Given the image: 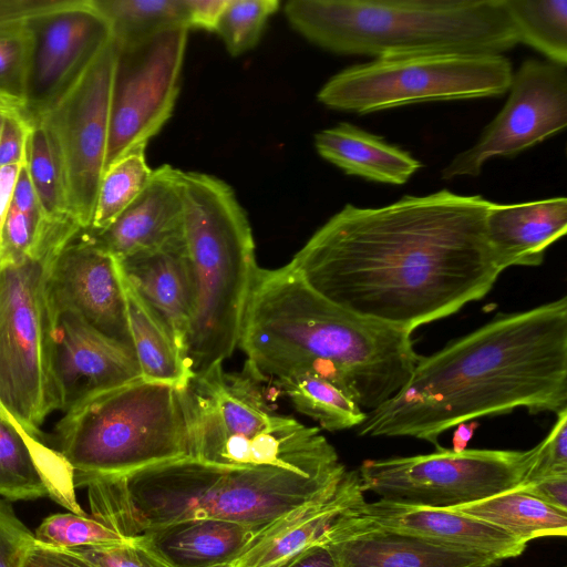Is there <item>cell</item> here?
I'll use <instances>...</instances> for the list:
<instances>
[{
    "instance_id": "cell-34",
    "label": "cell",
    "mask_w": 567,
    "mask_h": 567,
    "mask_svg": "<svg viewBox=\"0 0 567 567\" xmlns=\"http://www.w3.org/2000/svg\"><path fill=\"white\" fill-rule=\"evenodd\" d=\"M279 4L277 0H227L214 32L230 55L244 54L256 47Z\"/></svg>"
},
{
    "instance_id": "cell-26",
    "label": "cell",
    "mask_w": 567,
    "mask_h": 567,
    "mask_svg": "<svg viewBox=\"0 0 567 567\" xmlns=\"http://www.w3.org/2000/svg\"><path fill=\"white\" fill-rule=\"evenodd\" d=\"M315 146L346 174L378 183L405 184L422 167L406 151L350 123L318 132Z\"/></svg>"
},
{
    "instance_id": "cell-15",
    "label": "cell",
    "mask_w": 567,
    "mask_h": 567,
    "mask_svg": "<svg viewBox=\"0 0 567 567\" xmlns=\"http://www.w3.org/2000/svg\"><path fill=\"white\" fill-rule=\"evenodd\" d=\"M31 53L23 105L31 116L49 110L113 39L90 0L66 4L27 22Z\"/></svg>"
},
{
    "instance_id": "cell-49",
    "label": "cell",
    "mask_w": 567,
    "mask_h": 567,
    "mask_svg": "<svg viewBox=\"0 0 567 567\" xmlns=\"http://www.w3.org/2000/svg\"><path fill=\"white\" fill-rule=\"evenodd\" d=\"M18 104L23 103L0 92V136L7 115Z\"/></svg>"
},
{
    "instance_id": "cell-8",
    "label": "cell",
    "mask_w": 567,
    "mask_h": 567,
    "mask_svg": "<svg viewBox=\"0 0 567 567\" xmlns=\"http://www.w3.org/2000/svg\"><path fill=\"white\" fill-rule=\"evenodd\" d=\"M248 374L223 364L183 389L192 457L224 468L277 466L305 473L344 471L318 427L275 413Z\"/></svg>"
},
{
    "instance_id": "cell-13",
    "label": "cell",
    "mask_w": 567,
    "mask_h": 567,
    "mask_svg": "<svg viewBox=\"0 0 567 567\" xmlns=\"http://www.w3.org/2000/svg\"><path fill=\"white\" fill-rule=\"evenodd\" d=\"M116 43L112 39L43 114L61 156L71 215L90 228L105 173Z\"/></svg>"
},
{
    "instance_id": "cell-23",
    "label": "cell",
    "mask_w": 567,
    "mask_h": 567,
    "mask_svg": "<svg viewBox=\"0 0 567 567\" xmlns=\"http://www.w3.org/2000/svg\"><path fill=\"white\" fill-rule=\"evenodd\" d=\"M117 260L124 277L186 357L192 282L183 235L157 248Z\"/></svg>"
},
{
    "instance_id": "cell-5",
    "label": "cell",
    "mask_w": 567,
    "mask_h": 567,
    "mask_svg": "<svg viewBox=\"0 0 567 567\" xmlns=\"http://www.w3.org/2000/svg\"><path fill=\"white\" fill-rule=\"evenodd\" d=\"M284 11L337 54H503L519 43L503 0H290Z\"/></svg>"
},
{
    "instance_id": "cell-41",
    "label": "cell",
    "mask_w": 567,
    "mask_h": 567,
    "mask_svg": "<svg viewBox=\"0 0 567 567\" xmlns=\"http://www.w3.org/2000/svg\"><path fill=\"white\" fill-rule=\"evenodd\" d=\"M21 567H99L71 549L54 548L38 542L28 550Z\"/></svg>"
},
{
    "instance_id": "cell-35",
    "label": "cell",
    "mask_w": 567,
    "mask_h": 567,
    "mask_svg": "<svg viewBox=\"0 0 567 567\" xmlns=\"http://www.w3.org/2000/svg\"><path fill=\"white\" fill-rule=\"evenodd\" d=\"M34 537L42 545L62 549L124 543L130 539L91 515L72 512L44 518L35 529Z\"/></svg>"
},
{
    "instance_id": "cell-43",
    "label": "cell",
    "mask_w": 567,
    "mask_h": 567,
    "mask_svg": "<svg viewBox=\"0 0 567 567\" xmlns=\"http://www.w3.org/2000/svg\"><path fill=\"white\" fill-rule=\"evenodd\" d=\"M520 486L548 505L567 512V475L549 476Z\"/></svg>"
},
{
    "instance_id": "cell-20",
    "label": "cell",
    "mask_w": 567,
    "mask_h": 567,
    "mask_svg": "<svg viewBox=\"0 0 567 567\" xmlns=\"http://www.w3.org/2000/svg\"><path fill=\"white\" fill-rule=\"evenodd\" d=\"M358 513L378 525L501 561L522 555L527 545L497 527L451 508L379 499L365 501Z\"/></svg>"
},
{
    "instance_id": "cell-27",
    "label": "cell",
    "mask_w": 567,
    "mask_h": 567,
    "mask_svg": "<svg viewBox=\"0 0 567 567\" xmlns=\"http://www.w3.org/2000/svg\"><path fill=\"white\" fill-rule=\"evenodd\" d=\"M121 277L130 332L142 379L185 389L194 377L186 357L168 329L140 297L122 271Z\"/></svg>"
},
{
    "instance_id": "cell-42",
    "label": "cell",
    "mask_w": 567,
    "mask_h": 567,
    "mask_svg": "<svg viewBox=\"0 0 567 567\" xmlns=\"http://www.w3.org/2000/svg\"><path fill=\"white\" fill-rule=\"evenodd\" d=\"M69 0H0V28L20 24L58 9Z\"/></svg>"
},
{
    "instance_id": "cell-37",
    "label": "cell",
    "mask_w": 567,
    "mask_h": 567,
    "mask_svg": "<svg viewBox=\"0 0 567 567\" xmlns=\"http://www.w3.org/2000/svg\"><path fill=\"white\" fill-rule=\"evenodd\" d=\"M557 419L547 436L535 447L522 484L549 476L567 475V409Z\"/></svg>"
},
{
    "instance_id": "cell-25",
    "label": "cell",
    "mask_w": 567,
    "mask_h": 567,
    "mask_svg": "<svg viewBox=\"0 0 567 567\" xmlns=\"http://www.w3.org/2000/svg\"><path fill=\"white\" fill-rule=\"evenodd\" d=\"M259 532L236 522L194 518L150 528L133 537L169 567L230 565Z\"/></svg>"
},
{
    "instance_id": "cell-12",
    "label": "cell",
    "mask_w": 567,
    "mask_h": 567,
    "mask_svg": "<svg viewBox=\"0 0 567 567\" xmlns=\"http://www.w3.org/2000/svg\"><path fill=\"white\" fill-rule=\"evenodd\" d=\"M188 32L175 27L136 42H115L105 171L131 151L146 147L172 116Z\"/></svg>"
},
{
    "instance_id": "cell-21",
    "label": "cell",
    "mask_w": 567,
    "mask_h": 567,
    "mask_svg": "<svg viewBox=\"0 0 567 567\" xmlns=\"http://www.w3.org/2000/svg\"><path fill=\"white\" fill-rule=\"evenodd\" d=\"M181 169H153L145 188L111 224L97 234L82 235L116 259L157 248L182 236Z\"/></svg>"
},
{
    "instance_id": "cell-19",
    "label": "cell",
    "mask_w": 567,
    "mask_h": 567,
    "mask_svg": "<svg viewBox=\"0 0 567 567\" xmlns=\"http://www.w3.org/2000/svg\"><path fill=\"white\" fill-rule=\"evenodd\" d=\"M364 502L358 470H347L337 485L262 529L230 565L269 567L303 548L323 544L339 522Z\"/></svg>"
},
{
    "instance_id": "cell-2",
    "label": "cell",
    "mask_w": 567,
    "mask_h": 567,
    "mask_svg": "<svg viewBox=\"0 0 567 567\" xmlns=\"http://www.w3.org/2000/svg\"><path fill=\"white\" fill-rule=\"evenodd\" d=\"M525 408L567 409V298L499 315L421 357L405 385L368 412L359 436H409L434 444L460 423Z\"/></svg>"
},
{
    "instance_id": "cell-3",
    "label": "cell",
    "mask_w": 567,
    "mask_h": 567,
    "mask_svg": "<svg viewBox=\"0 0 567 567\" xmlns=\"http://www.w3.org/2000/svg\"><path fill=\"white\" fill-rule=\"evenodd\" d=\"M238 346L255 381L313 373L365 412L395 395L421 359L411 332L341 308L287 265L258 267Z\"/></svg>"
},
{
    "instance_id": "cell-10",
    "label": "cell",
    "mask_w": 567,
    "mask_h": 567,
    "mask_svg": "<svg viewBox=\"0 0 567 567\" xmlns=\"http://www.w3.org/2000/svg\"><path fill=\"white\" fill-rule=\"evenodd\" d=\"M513 68L504 54L417 53L349 66L317 94L327 107L358 114L430 101L498 96Z\"/></svg>"
},
{
    "instance_id": "cell-4",
    "label": "cell",
    "mask_w": 567,
    "mask_h": 567,
    "mask_svg": "<svg viewBox=\"0 0 567 567\" xmlns=\"http://www.w3.org/2000/svg\"><path fill=\"white\" fill-rule=\"evenodd\" d=\"M346 471L224 468L186 457L99 480L86 488L91 516L125 538L194 518L236 522L260 533L337 485Z\"/></svg>"
},
{
    "instance_id": "cell-1",
    "label": "cell",
    "mask_w": 567,
    "mask_h": 567,
    "mask_svg": "<svg viewBox=\"0 0 567 567\" xmlns=\"http://www.w3.org/2000/svg\"><path fill=\"white\" fill-rule=\"evenodd\" d=\"M492 203L442 189L347 204L287 266L341 308L412 333L482 299L504 271L486 233Z\"/></svg>"
},
{
    "instance_id": "cell-28",
    "label": "cell",
    "mask_w": 567,
    "mask_h": 567,
    "mask_svg": "<svg viewBox=\"0 0 567 567\" xmlns=\"http://www.w3.org/2000/svg\"><path fill=\"white\" fill-rule=\"evenodd\" d=\"M450 508L497 527L524 544L538 537L567 534V512L548 505L520 485Z\"/></svg>"
},
{
    "instance_id": "cell-11",
    "label": "cell",
    "mask_w": 567,
    "mask_h": 567,
    "mask_svg": "<svg viewBox=\"0 0 567 567\" xmlns=\"http://www.w3.org/2000/svg\"><path fill=\"white\" fill-rule=\"evenodd\" d=\"M533 449L454 452L365 460L359 467L364 492L380 499L450 508L470 504L523 483Z\"/></svg>"
},
{
    "instance_id": "cell-14",
    "label": "cell",
    "mask_w": 567,
    "mask_h": 567,
    "mask_svg": "<svg viewBox=\"0 0 567 567\" xmlns=\"http://www.w3.org/2000/svg\"><path fill=\"white\" fill-rule=\"evenodd\" d=\"M503 109L483 130L477 142L443 168L442 178L476 177L495 156L513 157L567 125L566 66L537 59L525 60L513 73Z\"/></svg>"
},
{
    "instance_id": "cell-9",
    "label": "cell",
    "mask_w": 567,
    "mask_h": 567,
    "mask_svg": "<svg viewBox=\"0 0 567 567\" xmlns=\"http://www.w3.org/2000/svg\"><path fill=\"white\" fill-rule=\"evenodd\" d=\"M80 233L74 223L49 225L25 255L0 258V411L37 439L58 410L49 278L60 252Z\"/></svg>"
},
{
    "instance_id": "cell-18",
    "label": "cell",
    "mask_w": 567,
    "mask_h": 567,
    "mask_svg": "<svg viewBox=\"0 0 567 567\" xmlns=\"http://www.w3.org/2000/svg\"><path fill=\"white\" fill-rule=\"evenodd\" d=\"M359 507L346 515L323 542L336 567H498L503 563L378 525L361 516Z\"/></svg>"
},
{
    "instance_id": "cell-32",
    "label": "cell",
    "mask_w": 567,
    "mask_h": 567,
    "mask_svg": "<svg viewBox=\"0 0 567 567\" xmlns=\"http://www.w3.org/2000/svg\"><path fill=\"white\" fill-rule=\"evenodd\" d=\"M27 169L42 215L48 221L75 219L70 212L65 178L56 143L41 116H31Z\"/></svg>"
},
{
    "instance_id": "cell-7",
    "label": "cell",
    "mask_w": 567,
    "mask_h": 567,
    "mask_svg": "<svg viewBox=\"0 0 567 567\" xmlns=\"http://www.w3.org/2000/svg\"><path fill=\"white\" fill-rule=\"evenodd\" d=\"M55 437L75 488L192 457L183 389L142 378L73 405Z\"/></svg>"
},
{
    "instance_id": "cell-17",
    "label": "cell",
    "mask_w": 567,
    "mask_h": 567,
    "mask_svg": "<svg viewBox=\"0 0 567 567\" xmlns=\"http://www.w3.org/2000/svg\"><path fill=\"white\" fill-rule=\"evenodd\" d=\"M51 365L58 410L63 412L87 398L142 378L132 350L72 311L52 315Z\"/></svg>"
},
{
    "instance_id": "cell-33",
    "label": "cell",
    "mask_w": 567,
    "mask_h": 567,
    "mask_svg": "<svg viewBox=\"0 0 567 567\" xmlns=\"http://www.w3.org/2000/svg\"><path fill=\"white\" fill-rule=\"evenodd\" d=\"M145 148L131 151L105 171L91 226L84 233L97 234L106 229L145 188L153 173Z\"/></svg>"
},
{
    "instance_id": "cell-31",
    "label": "cell",
    "mask_w": 567,
    "mask_h": 567,
    "mask_svg": "<svg viewBox=\"0 0 567 567\" xmlns=\"http://www.w3.org/2000/svg\"><path fill=\"white\" fill-rule=\"evenodd\" d=\"M505 10L525 43L547 61L567 65V0H503Z\"/></svg>"
},
{
    "instance_id": "cell-46",
    "label": "cell",
    "mask_w": 567,
    "mask_h": 567,
    "mask_svg": "<svg viewBox=\"0 0 567 567\" xmlns=\"http://www.w3.org/2000/svg\"><path fill=\"white\" fill-rule=\"evenodd\" d=\"M269 567H336V564L328 546L326 544H316Z\"/></svg>"
},
{
    "instance_id": "cell-29",
    "label": "cell",
    "mask_w": 567,
    "mask_h": 567,
    "mask_svg": "<svg viewBox=\"0 0 567 567\" xmlns=\"http://www.w3.org/2000/svg\"><path fill=\"white\" fill-rule=\"evenodd\" d=\"M295 409L317 421L327 431L358 427L368 416L344 390L313 373H301L276 381Z\"/></svg>"
},
{
    "instance_id": "cell-38",
    "label": "cell",
    "mask_w": 567,
    "mask_h": 567,
    "mask_svg": "<svg viewBox=\"0 0 567 567\" xmlns=\"http://www.w3.org/2000/svg\"><path fill=\"white\" fill-rule=\"evenodd\" d=\"M99 567H169L145 546L130 538L124 543L71 549Z\"/></svg>"
},
{
    "instance_id": "cell-16",
    "label": "cell",
    "mask_w": 567,
    "mask_h": 567,
    "mask_svg": "<svg viewBox=\"0 0 567 567\" xmlns=\"http://www.w3.org/2000/svg\"><path fill=\"white\" fill-rule=\"evenodd\" d=\"M48 292L52 315L75 312L134 352L118 261L82 233L58 256Z\"/></svg>"
},
{
    "instance_id": "cell-22",
    "label": "cell",
    "mask_w": 567,
    "mask_h": 567,
    "mask_svg": "<svg viewBox=\"0 0 567 567\" xmlns=\"http://www.w3.org/2000/svg\"><path fill=\"white\" fill-rule=\"evenodd\" d=\"M0 496L7 501L49 496L72 513H84L72 472L59 452L23 432L1 411Z\"/></svg>"
},
{
    "instance_id": "cell-48",
    "label": "cell",
    "mask_w": 567,
    "mask_h": 567,
    "mask_svg": "<svg viewBox=\"0 0 567 567\" xmlns=\"http://www.w3.org/2000/svg\"><path fill=\"white\" fill-rule=\"evenodd\" d=\"M478 422L467 421L457 424L452 437V451L461 452L466 450L468 442L472 440L475 430L478 427Z\"/></svg>"
},
{
    "instance_id": "cell-30",
    "label": "cell",
    "mask_w": 567,
    "mask_h": 567,
    "mask_svg": "<svg viewBox=\"0 0 567 567\" xmlns=\"http://www.w3.org/2000/svg\"><path fill=\"white\" fill-rule=\"evenodd\" d=\"M90 1L105 18L118 44L136 42L175 27L188 28L185 0Z\"/></svg>"
},
{
    "instance_id": "cell-39",
    "label": "cell",
    "mask_w": 567,
    "mask_h": 567,
    "mask_svg": "<svg viewBox=\"0 0 567 567\" xmlns=\"http://www.w3.org/2000/svg\"><path fill=\"white\" fill-rule=\"evenodd\" d=\"M35 537L16 515L12 506L0 498V567H21Z\"/></svg>"
},
{
    "instance_id": "cell-50",
    "label": "cell",
    "mask_w": 567,
    "mask_h": 567,
    "mask_svg": "<svg viewBox=\"0 0 567 567\" xmlns=\"http://www.w3.org/2000/svg\"><path fill=\"white\" fill-rule=\"evenodd\" d=\"M215 567H233L231 565H219V566H215Z\"/></svg>"
},
{
    "instance_id": "cell-36",
    "label": "cell",
    "mask_w": 567,
    "mask_h": 567,
    "mask_svg": "<svg viewBox=\"0 0 567 567\" xmlns=\"http://www.w3.org/2000/svg\"><path fill=\"white\" fill-rule=\"evenodd\" d=\"M27 22L0 28V92L22 103L31 53Z\"/></svg>"
},
{
    "instance_id": "cell-45",
    "label": "cell",
    "mask_w": 567,
    "mask_h": 567,
    "mask_svg": "<svg viewBox=\"0 0 567 567\" xmlns=\"http://www.w3.org/2000/svg\"><path fill=\"white\" fill-rule=\"evenodd\" d=\"M187 9V24L192 28L215 30L218 18L227 0H185Z\"/></svg>"
},
{
    "instance_id": "cell-47",
    "label": "cell",
    "mask_w": 567,
    "mask_h": 567,
    "mask_svg": "<svg viewBox=\"0 0 567 567\" xmlns=\"http://www.w3.org/2000/svg\"><path fill=\"white\" fill-rule=\"evenodd\" d=\"M24 164L0 166V240L8 212L12 205L20 169Z\"/></svg>"
},
{
    "instance_id": "cell-44",
    "label": "cell",
    "mask_w": 567,
    "mask_h": 567,
    "mask_svg": "<svg viewBox=\"0 0 567 567\" xmlns=\"http://www.w3.org/2000/svg\"><path fill=\"white\" fill-rule=\"evenodd\" d=\"M12 205L31 218L38 226H42L45 221L25 164L20 169Z\"/></svg>"
},
{
    "instance_id": "cell-40",
    "label": "cell",
    "mask_w": 567,
    "mask_h": 567,
    "mask_svg": "<svg viewBox=\"0 0 567 567\" xmlns=\"http://www.w3.org/2000/svg\"><path fill=\"white\" fill-rule=\"evenodd\" d=\"M31 126L32 117L23 104L9 112L0 136V166L27 163Z\"/></svg>"
},
{
    "instance_id": "cell-24",
    "label": "cell",
    "mask_w": 567,
    "mask_h": 567,
    "mask_svg": "<svg viewBox=\"0 0 567 567\" xmlns=\"http://www.w3.org/2000/svg\"><path fill=\"white\" fill-rule=\"evenodd\" d=\"M567 231V198L492 203L486 233L499 267L539 266L546 249Z\"/></svg>"
},
{
    "instance_id": "cell-6",
    "label": "cell",
    "mask_w": 567,
    "mask_h": 567,
    "mask_svg": "<svg viewBox=\"0 0 567 567\" xmlns=\"http://www.w3.org/2000/svg\"><path fill=\"white\" fill-rule=\"evenodd\" d=\"M181 190L192 282L186 359L199 374L223 364L238 346L258 266L249 220L227 183L182 171Z\"/></svg>"
}]
</instances>
